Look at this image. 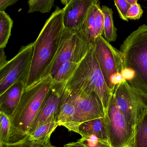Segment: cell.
Here are the masks:
<instances>
[{
	"label": "cell",
	"instance_id": "25",
	"mask_svg": "<svg viewBox=\"0 0 147 147\" xmlns=\"http://www.w3.org/2000/svg\"><path fill=\"white\" fill-rule=\"evenodd\" d=\"M114 1L120 18L125 21L128 22L129 20L126 17V15L131 7V4L126 0H114Z\"/></svg>",
	"mask_w": 147,
	"mask_h": 147
},
{
	"label": "cell",
	"instance_id": "5",
	"mask_svg": "<svg viewBox=\"0 0 147 147\" xmlns=\"http://www.w3.org/2000/svg\"><path fill=\"white\" fill-rule=\"evenodd\" d=\"M118 109L134 127L147 112V95L129 85L126 80L117 86L113 95Z\"/></svg>",
	"mask_w": 147,
	"mask_h": 147
},
{
	"label": "cell",
	"instance_id": "12",
	"mask_svg": "<svg viewBox=\"0 0 147 147\" xmlns=\"http://www.w3.org/2000/svg\"><path fill=\"white\" fill-rule=\"evenodd\" d=\"M99 0H71L64 8L65 29L78 32L86 18L89 9Z\"/></svg>",
	"mask_w": 147,
	"mask_h": 147
},
{
	"label": "cell",
	"instance_id": "26",
	"mask_svg": "<svg viewBox=\"0 0 147 147\" xmlns=\"http://www.w3.org/2000/svg\"><path fill=\"white\" fill-rule=\"evenodd\" d=\"M143 13L140 5L136 3L131 5L127 11L126 17L128 20H138L142 16Z\"/></svg>",
	"mask_w": 147,
	"mask_h": 147
},
{
	"label": "cell",
	"instance_id": "22",
	"mask_svg": "<svg viewBox=\"0 0 147 147\" xmlns=\"http://www.w3.org/2000/svg\"><path fill=\"white\" fill-rule=\"evenodd\" d=\"M0 147H55L50 140L41 142L30 139L28 136L18 142L6 143Z\"/></svg>",
	"mask_w": 147,
	"mask_h": 147
},
{
	"label": "cell",
	"instance_id": "15",
	"mask_svg": "<svg viewBox=\"0 0 147 147\" xmlns=\"http://www.w3.org/2000/svg\"><path fill=\"white\" fill-rule=\"evenodd\" d=\"M75 107L70 92L65 88L56 118L59 126L65 127L71 121L75 114Z\"/></svg>",
	"mask_w": 147,
	"mask_h": 147
},
{
	"label": "cell",
	"instance_id": "8",
	"mask_svg": "<svg viewBox=\"0 0 147 147\" xmlns=\"http://www.w3.org/2000/svg\"><path fill=\"white\" fill-rule=\"evenodd\" d=\"M91 45L79 32L64 28L61 44L50 71L51 77H53L61 65L67 61L80 63Z\"/></svg>",
	"mask_w": 147,
	"mask_h": 147
},
{
	"label": "cell",
	"instance_id": "29",
	"mask_svg": "<svg viewBox=\"0 0 147 147\" xmlns=\"http://www.w3.org/2000/svg\"><path fill=\"white\" fill-rule=\"evenodd\" d=\"M64 147H87L82 138L76 142H70L64 145Z\"/></svg>",
	"mask_w": 147,
	"mask_h": 147
},
{
	"label": "cell",
	"instance_id": "3",
	"mask_svg": "<svg viewBox=\"0 0 147 147\" xmlns=\"http://www.w3.org/2000/svg\"><path fill=\"white\" fill-rule=\"evenodd\" d=\"M65 88L87 93L95 92L101 99L107 112L113 92L106 84L92 44L76 71L66 84Z\"/></svg>",
	"mask_w": 147,
	"mask_h": 147
},
{
	"label": "cell",
	"instance_id": "11",
	"mask_svg": "<svg viewBox=\"0 0 147 147\" xmlns=\"http://www.w3.org/2000/svg\"><path fill=\"white\" fill-rule=\"evenodd\" d=\"M65 86L66 84L63 83L53 82L52 86L31 125L28 135L41 125L56 120Z\"/></svg>",
	"mask_w": 147,
	"mask_h": 147
},
{
	"label": "cell",
	"instance_id": "33",
	"mask_svg": "<svg viewBox=\"0 0 147 147\" xmlns=\"http://www.w3.org/2000/svg\"><path fill=\"white\" fill-rule=\"evenodd\" d=\"M34 0H28V5L30 4Z\"/></svg>",
	"mask_w": 147,
	"mask_h": 147
},
{
	"label": "cell",
	"instance_id": "28",
	"mask_svg": "<svg viewBox=\"0 0 147 147\" xmlns=\"http://www.w3.org/2000/svg\"><path fill=\"white\" fill-rule=\"evenodd\" d=\"M19 0H0V11H4L9 6L14 5Z\"/></svg>",
	"mask_w": 147,
	"mask_h": 147
},
{
	"label": "cell",
	"instance_id": "32",
	"mask_svg": "<svg viewBox=\"0 0 147 147\" xmlns=\"http://www.w3.org/2000/svg\"><path fill=\"white\" fill-rule=\"evenodd\" d=\"M126 1H127L129 4L132 5V4H134V3H137L139 0H126Z\"/></svg>",
	"mask_w": 147,
	"mask_h": 147
},
{
	"label": "cell",
	"instance_id": "20",
	"mask_svg": "<svg viewBox=\"0 0 147 147\" xmlns=\"http://www.w3.org/2000/svg\"><path fill=\"white\" fill-rule=\"evenodd\" d=\"M133 147H147V112L134 127Z\"/></svg>",
	"mask_w": 147,
	"mask_h": 147
},
{
	"label": "cell",
	"instance_id": "13",
	"mask_svg": "<svg viewBox=\"0 0 147 147\" xmlns=\"http://www.w3.org/2000/svg\"><path fill=\"white\" fill-rule=\"evenodd\" d=\"M26 82L20 81L12 85L0 95V111L10 117L19 104Z\"/></svg>",
	"mask_w": 147,
	"mask_h": 147
},
{
	"label": "cell",
	"instance_id": "1",
	"mask_svg": "<svg viewBox=\"0 0 147 147\" xmlns=\"http://www.w3.org/2000/svg\"><path fill=\"white\" fill-rule=\"evenodd\" d=\"M64 8L57 6L47 20L36 40L26 88L50 75L64 32Z\"/></svg>",
	"mask_w": 147,
	"mask_h": 147
},
{
	"label": "cell",
	"instance_id": "9",
	"mask_svg": "<svg viewBox=\"0 0 147 147\" xmlns=\"http://www.w3.org/2000/svg\"><path fill=\"white\" fill-rule=\"evenodd\" d=\"M105 118L108 141L111 147H133L134 127L127 121L113 96Z\"/></svg>",
	"mask_w": 147,
	"mask_h": 147
},
{
	"label": "cell",
	"instance_id": "19",
	"mask_svg": "<svg viewBox=\"0 0 147 147\" xmlns=\"http://www.w3.org/2000/svg\"><path fill=\"white\" fill-rule=\"evenodd\" d=\"M79 63L68 61L61 65L55 75L52 77L53 81L66 84L78 68Z\"/></svg>",
	"mask_w": 147,
	"mask_h": 147
},
{
	"label": "cell",
	"instance_id": "30",
	"mask_svg": "<svg viewBox=\"0 0 147 147\" xmlns=\"http://www.w3.org/2000/svg\"><path fill=\"white\" fill-rule=\"evenodd\" d=\"M4 48H0V67L4 65L8 61L6 59Z\"/></svg>",
	"mask_w": 147,
	"mask_h": 147
},
{
	"label": "cell",
	"instance_id": "2",
	"mask_svg": "<svg viewBox=\"0 0 147 147\" xmlns=\"http://www.w3.org/2000/svg\"><path fill=\"white\" fill-rule=\"evenodd\" d=\"M47 75L25 88L19 104L9 117L8 143L18 142L28 136L31 125L53 84Z\"/></svg>",
	"mask_w": 147,
	"mask_h": 147
},
{
	"label": "cell",
	"instance_id": "14",
	"mask_svg": "<svg viewBox=\"0 0 147 147\" xmlns=\"http://www.w3.org/2000/svg\"><path fill=\"white\" fill-rule=\"evenodd\" d=\"M78 134L83 139H87L94 136L99 140L108 141L105 117L93 119L82 123L79 127Z\"/></svg>",
	"mask_w": 147,
	"mask_h": 147
},
{
	"label": "cell",
	"instance_id": "10",
	"mask_svg": "<svg viewBox=\"0 0 147 147\" xmlns=\"http://www.w3.org/2000/svg\"><path fill=\"white\" fill-rule=\"evenodd\" d=\"M91 44L106 84L114 93L113 79L117 74L121 73L123 69L121 53L102 35L97 37Z\"/></svg>",
	"mask_w": 147,
	"mask_h": 147
},
{
	"label": "cell",
	"instance_id": "34",
	"mask_svg": "<svg viewBox=\"0 0 147 147\" xmlns=\"http://www.w3.org/2000/svg\"><path fill=\"white\" fill-rule=\"evenodd\" d=\"M145 1H147V0H145Z\"/></svg>",
	"mask_w": 147,
	"mask_h": 147
},
{
	"label": "cell",
	"instance_id": "4",
	"mask_svg": "<svg viewBox=\"0 0 147 147\" xmlns=\"http://www.w3.org/2000/svg\"><path fill=\"white\" fill-rule=\"evenodd\" d=\"M120 51L123 68L132 70L141 86L147 91V25L141 26L130 34Z\"/></svg>",
	"mask_w": 147,
	"mask_h": 147
},
{
	"label": "cell",
	"instance_id": "27",
	"mask_svg": "<svg viewBox=\"0 0 147 147\" xmlns=\"http://www.w3.org/2000/svg\"><path fill=\"white\" fill-rule=\"evenodd\" d=\"M81 138L84 141L87 147H111L108 141L99 140L94 136L86 139Z\"/></svg>",
	"mask_w": 147,
	"mask_h": 147
},
{
	"label": "cell",
	"instance_id": "16",
	"mask_svg": "<svg viewBox=\"0 0 147 147\" xmlns=\"http://www.w3.org/2000/svg\"><path fill=\"white\" fill-rule=\"evenodd\" d=\"M99 3H95L89 9L86 18L78 31L80 34L86 39L90 44H92L99 36L96 20V15Z\"/></svg>",
	"mask_w": 147,
	"mask_h": 147
},
{
	"label": "cell",
	"instance_id": "31",
	"mask_svg": "<svg viewBox=\"0 0 147 147\" xmlns=\"http://www.w3.org/2000/svg\"><path fill=\"white\" fill-rule=\"evenodd\" d=\"M60 1H61L62 4L65 6L69 3L71 1V0H60Z\"/></svg>",
	"mask_w": 147,
	"mask_h": 147
},
{
	"label": "cell",
	"instance_id": "6",
	"mask_svg": "<svg viewBox=\"0 0 147 147\" xmlns=\"http://www.w3.org/2000/svg\"><path fill=\"white\" fill-rule=\"evenodd\" d=\"M68 90L75 107V114L72 119L65 127L69 131L78 134L79 127L82 123L93 119L105 117L106 112L103 105L96 93Z\"/></svg>",
	"mask_w": 147,
	"mask_h": 147
},
{
	"label": "cell",
	"instance_id": "7",
	"mask_svg": "<svg viewBox=\"0 0 147 147\" xmlns=\"http://www.w3.org/2000/svg\"><path fill=\"white\" fill-rule=\"evenodd\" d=\"M33 52V43L22 46L16 56L0 67V95L18 81L26 84Z\"/></svg>",
	"mask_w": 147,
	"mask_h": 147
},
{
	"label": "cell",
	"instance_id": "18",
	"mask_svg": "<svg viewBox=\"0 0 147 147\" xmlns=\"http://www.w3.org/2000/svg\"><path fill=\"white\" fill-rule=\"evenodd\" d=\"M59 126L56 120L46 123L35 129L28 135V137L32 140L45 142L50 140L51 135Z\"/></svg>",
	"mask_w": 147,
	"mask_h": 147
},
{
	"label": "cell",
	"instance_id": "23",
	"mask_svg": "<svg viewBox=\"0 0 147 147\" xmlns=\"http://www.w3.org/2000/svg\"><path fill=\"white\" fill-rule=\"evenodd\" d=\"M0 147L8 143L10 121L9 117L0 111Z\"/></svg>",
	"mask_w": 147,
	"mask_h": 147
},
{
	"label": "cell",
	"instance_id": "24",
	"mask_svg": "<svg viewBox=\"0 0 147 147\" xmlns=\"http://www.w3.org/2000/svg\"><path fill=\"white\" fill-rule=\"evenodd\" d=\"M54 1L55 0H34L28 5L29 8L28 13H49L54 5Z\"/></svg>",
	"mask_w": 147,
	"mask_h": 147
},
{
	"label": "cell",
	"instance_id": "17",
	"mask_svg": "<svg viewBox=\"0 0 147 147\" xmlns=\"http://www.w3.org/2000/svg\"><path fill=\"white\" fill-rule=\"evenodd\" d=\"M101 9L104 15L103 34L108 42H114L116 40L117 29L114 25L112 9L106 6H102Z\"/></svg>",
	"mask_w": 147,
	"mask_h": 147
},
{
	"label": "cell",
	"instance_id": "21",
	"mask_svg": "<svg viewBox=\"0 0 147 147\" xmlns=\"http://www.w3.org/2000/svg\"><path fill=\"white\" fill-rule=\"evenodd\" d=\"M13 22L5 11H0V48L6 47L11 35Z\"/></svg>",
	"mask_w": 147,
	"mask_h": 147
}]
</instances>
